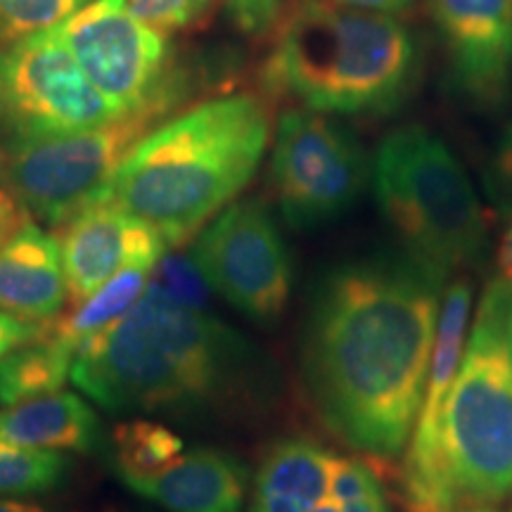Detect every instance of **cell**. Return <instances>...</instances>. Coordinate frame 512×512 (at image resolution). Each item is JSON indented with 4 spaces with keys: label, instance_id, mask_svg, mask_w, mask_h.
Masks as SVG:
<instances>
[{
    "label": "cell",
    "instance_id": "6da1fadb",
    "mask_svg": "<svg viewBox=\"0 0 512 512\" xmlns=\"http://www.w3.org/2000/svg\"><path fill=\"white\" fill-rule=\"evenodd\" d=\"M444 285L401 254L339 266L313 294L306 394L325 427L377 467L406 451L418 422Z\"/></svg>",
    "mask_w": 512,
    "mask_h": 512
},
{
    "label": "cell",
    "instance_id": "7a4b0ae2",
    "mask_svg": "<svg viewBox=\"0 0 512 512\" xmlns=\"http://www.w3.org/2000/svg\"><path fill=\"white\" fill-rule=\"evenodd\" d=\"M72 382L112 413L204 418L261 401L266 363L240 332L157 280L74 356Z\"/></svg>",
    "mask_w": 512,
    "mask_h": 512
},
{
    "label": "cell",
    "instance_id": "3957f363",
    "mask_svg": "<svg viewBox=\"0 0 512 512\" xmlns=\"http://www.w3.org/2000/svg\"><path fill=\"white\" fill-rule=\"evenodd\" d=\"M268 140L271 112L261 95L202 100L138 140L105 200L150 226L166 247H181L245 190Z\"/></svg>",
    "mask_w": 512,
    "mask_h": 512
},
{
    "label": "cell",
    "instance_id": "277c9868",
    "mask_svg": "<svg viewBox=\"0 0 512 512\" xmlns=\"http://www.w3.org/2000/svg\"><path fill=\"white\" fill-rule=\"evenodd\" d=\"M273 31L261 86L302 110L380 117L399 110L418 86V41L392 15L337 0H294Z\"/></svg>",
    "mask_w": 512,
    "mask_h": 512
},
{
    "label": "cell",
    "instance_id": "5b68a950",
    "mask_svg": "<svg viewBox=\"0 0 512 512\" xmlns=\"http://www.w3.org/2000/svg\"><path fill=\"white\" fill-rule=\"evenodd\" d=\"M446 512L496 510L512 496V280L479 299L463 361L446 396L437 444Z\"/></svg>",
    "mask_w": 512,
    "mask_h": 512
},
{
    "label": "cell",
    "instance_id": "8992f818",
    "mask_svg": "<svg viewBox=\"0 0 512 512\" xmlns=\"http://www.w3.org/2000/svg\"><path fill=\"white\" fill-rule=\"evenodd\" d=\"M384 221L403 254L446 283L486 252V219L463 164L425 126H403L377 147L370 169Z\"/></svg>",
    "mask_w": 512,
    "mask_h": 512
},
{
    "label": "cell",
    "instance_id": "52a82bcc",
    "mask_svg": "<svg viewBox=\"0 0 512 512\" xmlns=\"http://www.w3.org/2000/svg\"><path fill=\"white\" fill-rule=\"evenodd\" d=\"M164 114L145 110L67 136L15 143L5 162L10 195L27 214L62 226L76 211L105 200L121 162Z\"/></svg>",
    "mask_w": 512,
    "mask_h": 512
},
{
    "label": "cell",
    "instance_id": "ba28073f",
    "mask_svg": "<svg viewBox=\"0 0 512 512\" xmlns=\"http://www.w3.org/2000/svg\"><path fill=\"white\" fill-rule=\"evenodd\" d=\"M53 31L121 117L169 112L185 95L169 38L145 24L128 0H88Z\"/></svg>",
    "mask_w": 512,
    "mask_h": 512
},
{
    "label": "cell",
    "instance_id": "9c48e42d",
    "mask_svg": "<svg viewBox=\"0 0 512 512\" xmlns=\"http://www.w3.org/2000/svg\"><path fill=\"white\" fill-rule=\"evenodd\" d=\"M370 181L363 145L328 114L290 107L275 128L271 183L285 221L325 226L354 207Z\"/></svg>",
    "mask_w": 512,
    "mask_h": 512
},
{
    "label": "cell",
    "instance_id": "30bf717a",
    "mask_svg": "<svg viewBox=\"0 0 512 512\" xmlns=\"http://www.w3.org/2000/svg\"><path fill=\"white\" fill-rule=\"evenodd\" d=\"M119 117L53 29L0 53V126L15 143L67 136Z\"/></svg>",
    "mask_w": 512,
    "mask_h": 512
},
{
    "label": "cell",
    "instance_id": "8fae6325",
    "mask_svg": "<svg viewBox=\"0 0 512 512\" xmlns=\"http://www.w3.org/2000/svg\"><path fill=\"white\" fill-rule=\"evenodd\" d=\"M192 261L204 283L256 323H275L292 294V259L259 200L228 204L197 235Z\"/></svg>",
    "mask_w": 512,
    "mask_h": 512
},
{
    "label": "cell",
    "instance_id": "7c38bea8",
    "mask_svg": "<svg viewBox=\"0 0 512 512\" xmlns=\"http://www.w3.org/2000/svg\"><path fill=\"white\" fill-rule=\"evenodd\" d=\"M453 88L496 110L512 88V0H425Z\"/></svg>",
    "mask_w": 512,
    "mask_h": 512
},
{
    "label": "cell",
    "instance_id": "4fadbf2b",
    "mask_svg": "<svg viewBox=\"0 0 512 512\" xmlns=\"http://www.w3.org/2000/svg\"><path fill=\"white\" fill-rule=\"evenodd\" d=\"M57 242L72 306L98 292L121 268L131 264L157 268L166 249L155 230L110 200L93 202L76 211L60 226Z\"/></svg>",
    "mask_w": 512,
    "mask_h": 512
},
{
    "label": "cell",
    "instance_id": "5bb4252c",
    "mask_svg": "<svg viewBox=\"0 0 512 512\" xmlns=\"http://www.w3.org/2000/svg\"><path fill=\"white\" fill-rule=\"evenodd\" d=\"M69 304L57 235L24 221L0 242V311L19 320L50 325Z\"/></svg>",
    "mask_w": 512,
    "mask_h": 512
},
{
    "label": "cell",
    "instance_id": "9a60e30c",
    "mask_svg": "<svg viewBox=\"0 0 512 512\" xmlns=\"http://www.w3.org/2000/svg\"><path fill=\"white\" fill-rule=\"evenodd\" d=\"M124 484L166 512H245L247 503V467L211 446L185 451L157 475Z\"/></svg>",
    "mask_w": 512,
    "mask_h": 512
},
{
    "label": "cell",
    "instance_id": "2e32d148",
    "mask_svg": "<svg viewBox=\"0 0 512 512\" xmlns=\"http://www.w3.org/2000/svg\"><path fill=\"white\" fill-rule=\"evenodd\" d=\"M335 463V453L311 439L278 441L256 470L249 512H311L328 501Z\"/></svg>",
    "mask_w": 512,
    "mask_h": 512
},
{
    "label": "cell",
    "instance_id": "e0dca14e",
    "mask_svg": "<svg viewBox=\"0 0 512 512\" xmlns=\"http://www.w3.org/2000/svg\"><path fill=\"white\" fill-rule=\"evenodd\" d=\"M98 437L100 422L91 403L64 389L0 411V446L88 453Z\"/></svg>",
    "mask_w": 512,
    "mask_h": 512
},
{
    "label": "cell",
    "instance_id": "ac0fdd59",
    "mask_svg": "<svg viewBox=\"0 0 512 512\" xmlns=\"http://www.w3.org/2000/svg\"><path fill=\"white\" fill-rule=\"evenodd\" d=\"M152 271H155V266L150 264H131L121 268L98 292H93L81 304L72 306V311L53 320L48 325V332L55 339H60L64 347L72 349L76 356V351L86 347L102 332L110 330L112 325H117L133 309L140 294L145 292L147 275Z\"/></svg>",
    "mask_w": 512,
    "mask_h": 512
},
{
    "label": "cell",
    "instance_id": "d6986e66",
    "mask_svg": "<svg viewBox=\"0 0 512 512\" xmlns=\"http://www.w3.org/2000/svg\"><path fill=\"white\" fill-rule=\"evenodd\" d=\"M72 368L74 351L46 332L36 342L0 356V403L15 406L62 392L64 384L72 380Z\"/></svg>",
    "mask_w": 512,
    "mask_h": 512
},
{
    "label": "cell",
    "instance_id": "ffe728a7",
    "mask_svg": "<svg viewBox=\"0 0 512 512\" xmlns=\"http://www.w3.org/2000/svg\"><path fill=\"white\" fill-rule=\"evenodd\" d=\"M185 453V441L164 422L131 418L112 432V456L119 477L143 479L162 472Z\"/></svg>",
    "mask_w": 512,
    "mask_h": 512
},
{
    "label": "cell",
    "instance_id": "44dd1931",
    "mask_svg": "<svg viewBox=\"0 0 512 512\" xmlns=\"http://www.w3.org/2000/svg\"><path fill=\"white\" fill-rule=\"evenodd\" d=\"M69 458L60 451L0 446V496L27 498L46 494L67 479Z\"/></svg>",
    "mask_w": 512,
    "mask_h": 512
},
{
    "label": "cell",
    "instance_id": "7402d4cb",
    "mask_svg": "<svg viewBox=\"0 0 512 512\" xmlns=\"http://www.w3.org/2000/svg\"><path fill=\"white\" fill-rule=\"evenodd\" d=\"M328 501L342 512H392L380 482V467L366 458H339L330 479Z\"/></svg>",
    "mask_w": 512,
    "mask_h": 512
},
{
    "label": "cell",
    "instance_id": "603a6c76",
    "mask_svg": "<svg viewBox=\"0 0 512 512\" xmlns=\"http://www.w3.org/2000/svg\"><path fill=\"white\" fill-rule=\"evenodd\" d=\"M88 0H0V53L24 38L55 29Z\"/></svg>",
    "mask_w": 512,
    "mask_h": 512
},
{
    "label": "cell",
    "instance_id": "cb8c5ba5",
    "mask_svg": "<svg viewBox=\"0 0 512 512\" xmlns=\"http://www.w3.org/2000/svg\"><path fill=\"white\" fill-rule=\"evenodd\" d=\"M131 10L159 34H185L209 22L216 0H128Z\"/></svg>",
    "mask_w": 512,
    "mask_h": 512
},
{
    "label": "cell",
    "instance_id": "d4e9b609",
    "mask_svg": "<svg viewBox=\"0 0 512 512\" xmlns=\"http://www.w3.org/2000/svg\"><path fill=\"white\" fill-rule=\"evenodd\" d=\"M159 271V285H164L166 290L174 292L178 299L188 302L192 306H200V309H207V290L209 285L204 283L202 273L197 271L192 256H178L169 254L162 256L157 264Z\"/></svg>",
    "mask_w": 512,
    "mask_h": 512
},
{
    "label": "cell",
    "instance_id": "484cf974",
    "mask_svg": "<svg viewBox=\"0 0 512 512\" xmlns=\"http://www.w3.org/2000/svg\"><path fill=\"white\" fill-rule=\"evenodd\" d=\"M486 192L498 214L512 221V119L498 136L486 166Z\"/></svg>",
    "mask_w": 512,
    "mask_h": 512
},
{
    "label": "cell",
    "instance_id": "4316f807",
    "mask_svg": "<svg viewBox=\"0 0 512 512\" xmlns=\"http://www.w3.org/2000/svg\"><path fill=\"white\" fill-rule=\"evenodd\" d=\"M223 5L235 27L247 36L271 34L283 12V0H223Z\"/></svg>",
    "mask_w": 512,
    "mask_h": 512
},
{
    "label": "cell",
    "instance_id": "83f0119b",
    "mask_svg": "<svg viewBox=\"0 0 512 512\" xmlns=\"http://www.w3.org/2000/svg\"><path fill=\"white\" fill-rule=\"evenodd\" d=\"M48 332V325L27 323V320H19L15 316L0 311V356H5L8 351L24 347V344L36 342Z\"/></svg>",
    "mask_w": 512,
    "mask_h": 512
},
{
    "label": "cell",
    "instance_id": "f1b7e54d",
    "mask_svg": "<svg viewBox=\"0 0 512 512\" xmlns=\"http://www.w3.org/2000/svg\"><path fill=\"white\" fill-rule=\"evenodd\" d=\"M24 221L29 219L27 211L22 209V204H19L10 192L0 190V242H5L17 228H22Z\"/></svg>",
    "mask_w": 512,
    "mask_h": 512
},
{
    "label": "cell",
    "instance_id": "f546056e",
    "mask_svg": "<svg viewBox=\"0 0 512 512\" xmlns=\"http://www.w3.org/2000/svg\"><path fill=\"white\" fill-rule=\"evenodd\" d=\"M337 3L349 5V8L366 10V12H377V15H396V12H403L413 0H337Z\"/></svg>",
    "mask_w": 512,
    "mask_h": 512
},
{
    "label": "cell",
    "instance_id": "4dcf8cb0",
    "mask_svg": "<svg viewBox=\"0 0 512 512\" xmlns=\"http://www.w3.org/2000/svg\"><path fill=\"white\" fill-rule=\"evenodd\" d=\"M496 266H498V271H501V278L512 280V223L503 233L501 242H498Z\"/></svg>",
    "mask_w": 512,
    "mask_h": 512
},
{
    "label": "cell",
    "instance_id": "1f68e13d",
    "mask_svg": "<svg viewBox=\"0 0 512 512\" xmlns=\"http://www.w3.org/2000/svg\"><path fill=\"white\" fill-rule=\"evenodd\" d=\"M0 512H53L43 505H34V503H24L19 498H5L0 496Z\"/></svg>",
    "mask_w": 512,
    "mask_h": 512
},
{
    "label": "cell",
    "instance_id": "d6a6232c",
    "mask_svg": "<svg viewBox=\"0 0 512 512\" xmlns=\"http://www.w3.org/2000/svg\"><path fill=\"white\" fill-rule=\"evenodd\" d=\"M311 512H342V510H339L332 501H323L320 505H316V508H313Z\"/></svg>",
    "mask_w": 512,
    "mask_h": 512
},
{
    "label": "cell",
    "instance_id": "836d02e7",
    "mask_svg": "<svg viewBox=\"0 0 512 512\" xmlns=\"http://www.w3.org/2000/svg\"><path fill=\"white\" fill-rule=\"evenodd\" d=\"M460 512H498V510H491V508H472V510H460Z\"/></svg>",
    "mask_w": 512,
    "mask_h": 512
}]
</instances>
